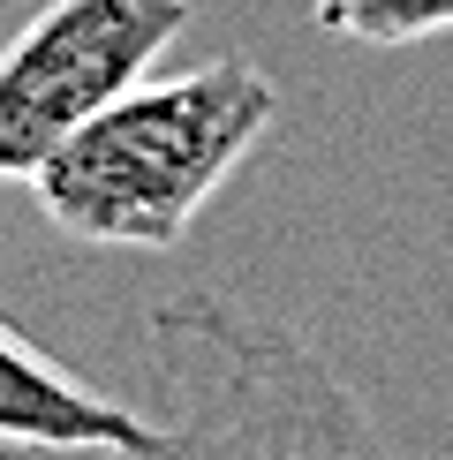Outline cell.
I'll use <instances>...</instances> for the list:
<instances>
[{
  "label": "cell",
  "instance_id": "1",
  "mask_svg": "<svg viewBox=\"0 0 453 460\" xmlns=\"http://www.w3.org/2000/svg\"><path fill=\"white\" fill-rule=\"evenodd\" d=\"M280 84L250 61L137 75L31 166L38 212L91 249H174L272 128Z\"/></svg>",
  "mask_w": 453,
  "mask_h": 460
},
{
  "label": "cell",
  "instance_id": "2",
  "mask_svg": "<svg viewBox=\"0 0 453 460\" xmlns=\"http://www.w3.org/2000/svg\"><path fill=\"white\" fill-rule=\"evenodd\" d=\"M166 453H363L378 446L355 393L295 332L226 295H182L151 317Z\"/></svg>",
  "mask_w": 453,
  "mask_h": 460
},
{
  "label": "cell",
  "instance_id": "3",
  "mask_svg": "<svg viewBox=\"0 0 453 460\" xmlns=\"http://www.w3.org/2000/svg\"><path fill=\"white\" fill-rule=\"evenodd\" d=\"M182 31L189 0H46L0 53V181H31V166Z\"/></svg>",
  "mask_w": 453,
  "mask_h": 460
},
{
  "label": "cell",
  "instance_id": "4",
  "mask_svg": "<svg viewBox=\"0 0 453 460\" xmlns=\"http://www.w3.org/2000/svg\"><path fill=\"white\" fill-rule=\"evenodd\" d=\"M0 446L38 453H166L159 423L137 415L84 377H68L46 348H31L15 324H0Z\"/></svg>",
  "mask_w": 453,
  "mask_h": 460
},
{
  "label": "cell",
  "instance_id": "5",
  "mask_svg": "<svg viewBox=\"0 0 453 460\" xmlns=\"http://www.w3.org/2000/svg\"><path fill=\"white\" fill-rule=\"evenodd\" d=\"M317 23L355 46H423L453 31V0H310Z\"/></svg>",
  "mask_w": 453,
  "mask_h": 460
}]
</instances>
